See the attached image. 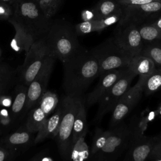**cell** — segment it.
I'll use <instances>...</instances> for the list:
<instances>
[{
	"label": "cell",
	"mask_w": 161,
	"mask_h": 161,
	"mask_svg": "<svg viewBox=\"0 0 161 161\" xmlns=\"http://www.w3.org/2000/svg\"><path fill=\"white\" fill-rule=\"evenodd\" d=\"M123 14V10L113 14L94 20L96 32H100L106 28L118 23Z\"/></svg>",
	"instance_id": "cell-28"
},
{
	"label": "cell",
	"mask_w": 161,
	"mask_h": 161,
	"mask_svg": "<svg viewBox=\"0 0 161 161\" xmlns=\"http://www.w3.org/2000/svg\"><path fill=\"white\" fill-rule=\"evenodd\" d=\"M62 115L63 107L60 102L58 103L53 113L47 119L44 124L37 132L35 139V143H38L50 136L53 137L56 136Z\"/></svg>",
	"instance_id": "cell-17"
},
{
	"label": "cell",
	"mask_w": 161,
	"mask_h": 161,
	"mask_svg": "<svg viewBox=\"0 0 161 161\" xmlns=\"http://www.w3.org/2000/svg\"><path fill=\"white\" fill-rule=\"evenodd\" d=\"M4 113V109L0 112V124L3 126H7L11 124V117L8 114V111Z\"/></svg>",
	"instance_id": "cell-35"
},
{
	"label": "cell",
	"mask_w": 161,
	"mask_h": 161,
	"mask_svg": "<svg viewBox=\"0 0 161 161\" xmlns=\"http://www.w3.org/2000/svg\"><path fill=\"white\" fill-rule=\"evenodd\" d=\"M9 155V151L5 147H0V161H6Z\"/></svg>",
	"instance_id": "cell-37"
},
{
	"label": "cell",
	"mask_w": 161,
	"mask_h": 161,
	"mask_svg": "<svg viewBox=\"0 0 161 161\" xmlns=\"http://www.w3.org/2000/svg\"><path fill=\"white\" fill-rule=\"evenodd\" d=\"M11 74L12 72L9 66L5 64L0 63V91L10 79Z\"/></svg>",
	"instance_id": "cell-30"
},
{
	"label": "cell",
	"mask_w": 161,
	"mask_h": 161,
	"mask_svg": "<svg viewBox=\"0 0 161 161\" xmlns=\"http://www.w3.org/2000/svg\"><path fill=\"white\" fill-rule=\"evenodd\" d=\"M127 68L113 70L100 75L99 82L94 89L86 97H84L86 107L90 108L97 103L103 94L124 74Z\"/></svg>",
	"instance_id": "cell-14"
},
{
	"label": "cell",
	"mask_w": 161,
	"mask_h": 161,
	"mask_svg": "<svg viewBox=\"0 0 161 161\" xmlns=\"http://www.w3.org/2000/svg\"><path fill=\"white\" fill-rule=\"evenodd\" d=\"M123 8L126 7H132L142 4H145L150 3L155 1H161V0H116Z\"/></svg>",
	"instance_id": "cell-32"
},
{
	"label": "cell",
	"mask_w": 161,
	"mask_h": 161,
	"mask_svg": "<svg viewBox=\"0 0 161 161\" xmlns=\"http://www.w3.org/2000/svg\"><path fill=\"white\" fill-rule=\"evenodd\" d=\"M161 14V1L145 4L123 8V14L118 23H133L137 25L154 21Z\"/></svg>",
	"instance_id": "cell-13"
},
{
	"label": "cell",
	"mask_w": 161,
	"mask_h": 161,
	"mask_svg": "<svg viewBox=\"0 0 161 161\" xmlns=\"http://www.w3.org/2000/svg\"><path fill=\"white\" fill-rule=\"evenodd\" d=\"M58 103L57 94L47 91L38 104L31 108L27 118L26 129L32 133H37L47 119L53 113Z\"/></svg>",
	"instance_id": "cell-11"
},
{
	"label": "cell",
	"mask_w": 161,
	"mask_h": 161,
	"mask_svg": "<svg viewBox=\"0 0 161 161\" xmlns=\"http://www.w3.org/2000/svg\"><path fill=\"white\" fill-rule=\"evenodd\" d=\"M112 38L119 48L131 57L139 55L144 45L138 25L133 23H118Z\"/></svg>",
	"instance_id": "cell-10"
},
{
	"label": "cell",
	"mask_w": 161,
	"mask_h": 161,
	"mask_svg": "<svg viewBox=\"0 0 161 161\" xmlns=\"http://www.w3.org/2000/svg\"><path fill=\"white\" fill-rule=\"evenodd\" d=\"M43 40L48 53L62 63L84 48L79 42L74 26L64 19H52Z\"/></svg>",
	"instance_id": "cell-2"
},
{
	"label": "cell",
	"mask_w": 161,
	"mask_h": 161,
	"mask_svg": "<svg viewBox=\"0 0 161 161\" xmlns=\"http://www.w3.org/2000/svg\"><path fill=\"white\" fill-rule=\"evenodd\" d=\"M56 60L54 57L49 55L40 70L28 86L26 109L32 108L37 104L43 94L47 91V87Z\"/></svg>",
	"instance_id": "cell-12"
},
{
	"label": "cell",
	"mask_w": 161,
	"mask_h": 161,
	"mask_svg": "<svg viewBox=\"0 0 161 161\" xmlns=\"http://www.w3.org/2000/svg\"><path fill=\"white\" fill-rule=\"evenodd\" d=\"M140 54L150 58L156 68H161V41L144 44Z\"/></svg>",
	"instance_id": "cell-24"
},
{
	"label": "cell",
	"mask_w": 161,
	"mask_h": 161,
	"mask_svg": "<svg viewBox=\"0 0 161 161\" xmlns=\"http://www.w3.org/2000/svg\"><path fill=\"white\" fill-rule=\"evenodd\" d=\"M14 13L13 5L5 3H0V19L8 21Z\"/></svg>",
	"instance_id": "cell-31"
},
{
	"label": "cell",
	"mask_w": 161,
	"mask_h": 161,
	"mask_svg": "<svg viewBox=\"0 0 161 161\" xmlns=\"http://www.w3.org/2000/svg\"><path fill=\"white\" fill-rule=\"evenodd\" d=\"M147 77L139 76L135 84L130 87L120 98L112 111L109 128L121 123L125 117L138 103L143 94L144 85Z\"/></svg>",
	"instance_id": "cell-8"
},
{
	"label": "cell",
	"mask_w": 161,
	"mask_h": 161,
	"mask_svg": "<svg viewBox=\"0 0 161 161\" xmlns=\"http://www.w3.org/2000/svg\"><path fill=\"white\" fill-rule=\"evenodd\" d=\"M19 69L22 84L28 86L42 67L48 53L43 38L35 41L28 52Z\"/></svg>",
	"instance_id": "cell-9"
},
{
	"label": "cell",
	"mask_w": 161,
	"mask_h": 161,
	"mask_svg": "<svg viewBox=\"0 0 161 161\" xmlns=\"http://www.w3.org/2000/svg\"><path fill=\"white\" fill-rule=\"evenodd\" d=\"M47 18L52 19L60 8L63 0H35Z\"/></svg>",
	"instance_id": "cell-27"
},
{
	"label": "cell",
	"mask_w": 161,
	"mask_h": 161,
	"mask_svg": "<svg viewBox=\"0 0 161 161\" xmlns=\"http://www.w3.org/2000/svg\"><path fill=\"white\" fill-rule=\"evenodd\" d=\"M148 158L153 160L161 158V138H156Z\"/></svg>",
	"instance_id": "cell-33"
},
{
	"label": "cell",
	"mask_w": 161,
	"mask_h": 161,
	"mask_svg": "<svg viewBox=\"0 0 161 161\" xmlns=\"http://www.w3.org/2000/svg\"><path fill=\"white\" fill-rule=\"evenodd\" d=\"M32 133L25 129V130H18L9 135L6 138V143L11 147H18L25 145L31 138Z\"/></svg>",
	"instance_id": "cell-26"
},
{
	"label": "cell",
	"mask_w": 161,
	"mask_h": 161,
	"mask_svg": "<svg viewBox=\"0 0 161 161\" xmlns=\"http://www.w3.org/2000/svg\"><path fill=\"white\" fill-rule=\"evenodd\" d=\"M153 161H161V158H158V159H155Z\"/></svg>",
	"instance_id": "cell-41"
},
{
	"label": "cell",
	"mask_w": 161,
	"mask_h": 161,
	"mask_svg": "<svg viewBox=\"0 0 161 161\" xmlns=\"http://www.w3.org/2000/svg\"><path fill=\"white\" fill-rule=\"evenodd\" d=\"M16 0H0V3H5L13 5Z\"/></svg>",
	"instance_id": "cell-40"
},
{
	"label": "cell",
	"mask_w": 161,
	"mask_h": 161,
	"mask_svg": "<svg viewBox=\"0 0 161 161\" xmlns=\"http://www.w3.org/2000/svg\"><path fill=\"white\" fill-rule=\"evenodd\" d=\"M27 90L28 87L22 84L18 89L11 106V118H14L18 116L25 108L27 101Z\"/></svg>",
	"instance_id": "cell-23"
},
{
	"label": "cell",
	"mask_w": 161,
	"mask_h": 161,
	"mask_svg": "<svg viewBox=\"0 0 161 161\" xmlns=\"http://www.w3.org/2000/svg\"><path fill=\"white\" fill-rule=\"evenodd\" d=\"M13 7V16L29 32L35 41L45 36L52 19L46 17L35 0H16Z\"/></svg>",
	"instance_id": "cell-3"
},
{
	"label": "cell",
	"mask_w": 161,
	"mask_h": 161,
	"mask_svg": "<svg viewBox=\"0 0 161 161\" xmlns=\"http://www.w3.org/2000/svg\"><path fill=\"white\" fill-rule=\"evenodd\" d=\"M141 132L138 123H121L111 128L105 146L92 158V161H114L128 148L135 136Z\"/></svg>",
	"instance_id": "cell-4"
},
{
	"label": "cell",
	"mask_w": 161,
	"mask_h": 161,
	"mask_svg": "<svg viewBox=\"0 0 161 161\" xmlns=\"http://www.w3.org/2000/svg\"><path fill=\"white\" fill-rule=\"evenodd\" d=\"M11 97L8 96H1L0 97V105L4 108H9L12 104Z\"/></svg>",
	"instance_id": "cell-36"
},
{
	"label": "cell",
	"mask_w": 161,
	"mask_h": 161,
	"mask_svg": "<svg viewBox=\"0 0 161 161\" xmlns=\"http://www.w3.org/2000/svg\"><path fill=\"white\" fill-rule=\"evenodd\" d=\"M111 133V128L103 130L97 128L92 138L91 149L89 150V158L95 156L106 144Z\"/></svg>",
	"instance_id": "cell-22"
},
{
	"label": "cell",
	"mask_w": 161,
	"mask_h": 161,
	"mask_svg": "<svg viewBox=\"0 0 161 161\" xmlns=\"http://www.w3.org/2000/svg\"><path fill=\"white\" fill-rule=\"evenodd\" d=\"M155 140V137L147 136L140 132L127 149L123 161H146L149 158Z\"/></svg>",
	"instance_id": "cell-15"
},
{
	"label": "cell",
	"mask_w": 161,
	"mask_h": 161,
	"mask_svg": "<svg viewBox=\"0 0 161 161\" xmlns=\"http://www.w3.org/2000/svg\"><path fill=\"white\" fill-rule=\"evenodd\" d=\"M28 161H43V158H42V153H39L37 155H35L33 157H32L30 160H29Z\"/></svg>",
	"instance_id": "cell-39"
},
{
	"label": "cell",
	"mask_w": 161,
	"mask_h": 161,
	"mask_svg": "<svg viewBox=\"0 0 161 161\" xmlns=\"http://www.w3.org/2000/svg\"><path fill=\"white\" fill-rule=\"evenodd\" d=\"M138 28L143 44L161 41V30L152 22L139 25Z\"/></svg>",
	"instance_id": "cell-21"
},
{
	"label": "cell",
	"mask_w": 161,
	"mask_h": 161,
	"mask_svg": "<svg viewBox=\"0 0 161 161\" xmlns=\"http://www.w3.org/2000/svg\"><path fill=\"white\" fill-rule=\"evenodd\" d=\"M93 9L99 19L119 12L123 7L116 0H100Z\"/></svg>",
	"instance_id": "cell-20"
},
{
	"label": "cell",
	"mask_w": 161,
	"mask_h": 161,
	"mask_svg": "<svg viewBox=\"0 0 161 161\" xmlns=\"http://www.w3.org/2000/svg\"><path fill=\"white\" fill-rule=\"evenodd\" d=\"M75 32L78 36H82L96 32L94 20L82 21L74 25Z\"/></svg>",
	"instance_id": "cell-29"
},
{
	"label": "cell",
	"mask_w": 161,
	"mask_h": 161,
	"mask_svg": "<svg viewBox=\"0 0 161 161\" xmlns=\"http://www.w3.org/2000/svg\"><path fill=\"white\" fill-rule=\"evenodd\" d=\"M13 26L15 33L10 43L11 48L16 52L27 53L35 42L29 32L13 17L8 21Z\"/></svg>",
	"instance_id": "cell-16"
},
{
	"label": "cell",
	"mask_w": 161,
	"mask_h": 161,
	"mask_svg": "<svg viewBox=\"0 0 161 161\" xmlns=\"http://www.w3.org/2000/svg\"><path fill=\"white\" fill-rule=\"evenodd\" d=\"M82 97L65 95L60 101L63 107V115L55 138L60 154L64 161L70 160L74 122Z\"/></svg>",
	"instance_id": "cell-5"
},
{
	"label": "cell",
	"mask_w": 161,
	"mask_h": 161,
	"mask_svg": "<svg viewBox=\"0 0 161 161\" xmlns=\"http://www.w3.org/2000/svg\"><path fill=\"white\" fill-rule=\"evenodd\" d=\"M80 16L82 21H92L97 19L93 8L91 9H86L82 10L81 11Z\"/></svg>",
	"instance_id": "cell-34"
},
{
	"label": "cell",
	"mask_w": 161,
	"mask_h": 161,
	"mask_svg": "<svg viewBox=\"0 0 161 161\" xmlns=\"http://www.w3.org/2000/svg\"><path fill=\"white\" fill-rule=\"evenodd\" d=\"M128 68L138 77H147L155 70L156 67L150 58L139 54L131 58Z\"/></svg>",
	"instance_id": "cell-19"
},
{
	"label": "cell",
	"mask_w": 161,
	"mask_h": 161,
	"mask_svg": "<svg viewBox=\"0 0 161 161\" xmlns=\"http://www.w3.org/2000/svg\"><path fill=\"white\" fill-rule=\"evenodd\" d=\"M62 64L63 88L67 96H84L88 87L99 75L96 57L91 50L85 48Z\"/></svg>",
	"instance_id": "cell-1"
},
{
	"label": "cell",
	"mask_w": 161,
	"mask_h": 161,
	"mask_svg": "<svg viewBox=\"0 0 161 161\" xmlns=\"http://www.w3.org/2000/svg\"><path fill=\"white\" fill-rule=\"evenodd\" d=\"M0 63H1V62H0Z\"/></svg>",
	"instance_id": "cell-42"
},
{
	"label": "cell",
	"mask_w": 161,
	"mask_h": 161,
	"mask_svg": "<svg viewBox=\"0 0 161 161\" xmlns=\"http://www.w3.org/2000/svg\"><path fill=\"white\" fill-rule=\"evenodd\" d=\"M136 76L135 73L127 68L124 74L103 94L98 101L99 106L95 117V121L97 123H99L108 113L113 111L120 98L130 87Z\"/></svg>",
	"instance_id": "cell-7"
},
{
	"label": "cell",
	"mask_w": 161,
	"mask_h": 161,
	"mask_svg": "<svg viewBox=\"0 0 161 161\" xmlns=\"http://www.w3.org/2000/svg\"><path fill=\"white\" fill-rule=\"evenodd\" d=\"M157 28L161 30V14L160 16L153 22H152Z\"/></svg>",
	"instance_id": "cell-38"
},
{
	"label": "cell",
	"mask_w": 161,
	"mask_h": 161,
	"mask_svg": "<svg viewBox=\"0 0 161 161\" xmlns=\"http://www.w3.org/2000/svg\"><path fill=\"white\" fill-rule=\"evenodd\" d=\"M161 89V68H156L149 75L145 82L143 93L146 96L152 95Z\"/></svg>",
	"instance_id": "cell-25"
},
{
	"label": "cell",
	"mask_w": 161,
	"mask_h": 161,
	"mask_svg": "<svg viewBox=\"0 0 161 161\" xmlns=\"http://www.w3.org/2000/svg\"><path fill=\"white\" fill-rule=\"evenodd\" d=\"M87 132L86 107L84 96L79 101V108L75 117L72 135V147L82 137H85Z\"/></svg>",
	"instance_id": "cell-18"
},
{
	"label": "cell",
	"mask_w": 161,
	"mask_h": 161,
	"mask_svg": "<svg viewBox=\"0 0 161 161\" xmlns=\"http://www.w3.org/2000/svg\"><path fill=\"white\" fill-rule=\"evenodd\" d=\"M91 50L99 63V77L113 70L127 68L132 58L116 45L112 37L103 42Z\"/></svg>",
	"instance_id": "cell-6"
}]
</instances>
